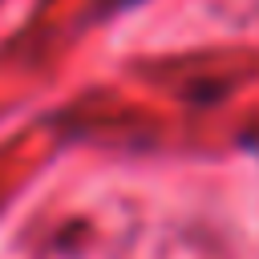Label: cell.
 I'll return each instance as SVG.
<instances>
[{
  "instance_id": "6da1fadb",
  "label": "cell",
  "mask_w": 259,
  "mask_h": 259,
  "mask_svg": "<svg viewBox=\"0 0 259 259\" xmlns=\"http://www.w3.org/2000/svg\"><path fill=\"white\" fill-rule=\"evenodd\" d=\"M146 0H97V16H109V12H125V8H138Z\"/></svg>"
}]
</instances>
